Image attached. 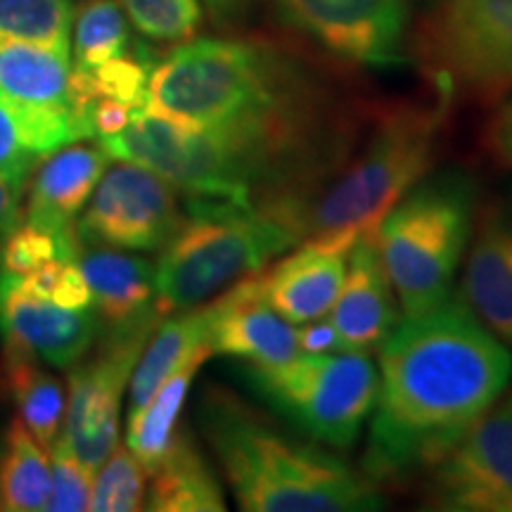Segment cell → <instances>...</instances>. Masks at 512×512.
<instances>
[{
    "instance_id": "cell-16",
    "label": "cell",
    "mask_w": 512,
    "mask_h": 512,
    "mask_svg": "<svg viewBox=\"0 0 512 512\" xmlns=\"http://www.w3.org/2000/svg\"><path fill=\"white\" fill-rule=\"evenodd\" d=\"M330 323L344 351L380 349L396 328L394 287L384 271L375 235H363L351 245Z\"/></svg>"
},
{
    "instance_id": "cell-2",
    "label": "cell",
    "mask_w": 512,
    "mask_h": 512,
    "mask_svg": "<svg viewBox=\"0 0 512 512\" xmlns=\"http://www.w3.org/2000/svg\"><path fill=\"white\" fill-rule=\"evenodd\" d=\"M380 389L363 472H430L512 380V354L460 294L403 318L380 347Z\"/></svg>"
},
{
    "instance_id": "cell-26",
    "label": "cell",
    "mask_w": 512,
    "mask_h": 512,
    "mask_svg": "<svg viewBox=\"0 0 512 512\" xmlns=\"http://www.w3.org/2000/svg\"><path fill=\"white\" fill-rule=\"evenodd\" d=\"M72 0H0V36L72 55Z\"/></svg>"
},
{
    "instance_id": "cell-3",
    "label": "cell",
    "mask_w": 512,
    "mask_h": 512,
    "mask_svg": "<svg viewBox=\"0 0 512 512\" xmlns=\"http://www.w3.org/2000/svg\"><path fill=\"white\" fill-rule=\"evenodd\" d=\"M200 427L240 508L249 512H361L384 508L375 479L318 441L292 437L228 389L202 396Z\"/></svg>"
},
{
    "instance_id": "cell-11",
    "label": "cell",
    "mask_w": 512,
    "mask_h": 512,
    "mask_svg": "<svg viewBox=\"0 0 512 512\" xmlns=\"http://www.w3.org/2000/svg\"><path fill=\"white\" fill-rule=\"evenodd\" d=\"M427 503L448 512H512V392L432 467Z\"/></svg>"
},
{
    "instance_id": "cell-22",
    "label": "cell",
    "mask_w": 512,
    "mask_h": 512,
    "mask_svg": "<svg viewBox=\"0 0 512 512\" xmlns=\"http://www.w3.org/2000/svg\"><path fill=\"white\" fill-rule=\"evenodd\" d=\"M200 349H211L207 306L176 311L162 325H157L155 335L147 339L128 380V415L138 413L155 396L166 377Z\"/></svg>"
},
{
    "instance_id": "cell-20",
    "label": "cell",
    "mask_w": 512,
    "mask_h": 512,
    "mask_svg": "<svg viewBox=\"0 0 512 512\" xmlns=\"http://www.w3.org/2000/svg\"><path fill=\"white\" fill-rule=\"evenodd\" d=\"M79 140L88 133L72 110L27 107L0 95V174L24 183L41 159Z\"/></svg>"
},
{
    "instance_id": "cell-18",
    "label": "cell",
    "mask_w": 512,
    "mask_h": 512,
    "mask_svg": "<svg viewBox=\"0 0 512 512\" xmlns=\"http://www.w3.org/2000/svg\"><path fill=\"white\" fill-rule=\"evenodd\" d=\"M344 273L347 254L302 242L297 252L285 256L268 273H261V278L268 304L287 323L304 325L330 313Z\"/></svg>"
},
{
    "instance_id": "cell-34",
    "label": "cell",
    "mask_w": 512,
    "mask_h": 512,
    "mask_svg": "<svg viewBox=\"0 0 512 512\" xmlns=\"http://www.w3.org/2000/svg\"><path fill=\"white\" fill-rule=\"evenodd\" d=\"M297 342L302 354H332V351H344L332 323L323 318L304 323V328L297 330Z\"/></svg>"
},
{
    "instance_id": "cell-35",
    "label": "cell",
    "mask_w": 512,
    "mask_h": 512,
    "mask_svg": "<svg viewBox=\"0 0 512 512\" xmlns=\"http://www.w3.org/2000/svg\"><path fill=\"white\" fill-rule=\"evenodd\" d=\"M19 192L22 181L0 174V252L8 235L19 226Z\"/></svg>"
},
{
    "instance_id": "cell-5",
    "label": "cell",
    "mask_w": 512,
    "mask_h": 512,
    "mask_svg": "<svg viewBox=\"0 0 512 512\" xmlns=\"http://www.w3.org/2000/svg\"><path fill=\"white\" fill-rule=\"evenodd\" d=\"M302 242V228L283 207H242L188 197V219L155 266V304L162 316L195 309L275 256Z\"/></svg>"
},
{
    "instance_id": "cell-17",
    "label": "cell",
    "mask_w": 512,
    "mask_h": 512,
    "mask_svg": "<svg viewBox=\"0 0 512 512\" xmlns=\"http://www.w3.org/2000/svg\"><path fill=\"white\" fill-rule=\"evenodd\" d=\"M110 155L102 145L69 143L38 162L27 202V223L79 249L76 216L91 200Z\"/></svg>"
},
{
    "instance_id": "cell-30",
    "label": "cell",
    "mask_w": 512,
    "mask_h": 512,
    "mask_svg": "<svg viewBox=\"0 0 512 512\" xmlns=\"http://www.w3.org/2000/svg\"><path fill=\"white\" fill-rule=\"evenodd\" d=\"M86 463L74 456L62 437L50 446V491L46 510L50 512H81L88 510L93 491V477Z\"/></svg>"
},
{
    "instance_id": "cell-21",
    "label": "cell",
    "mask_w": 512,
    "mask_h": 512,
    "mask_svg": "<svg viewBox=\"0 0 512 512\" xmlns=\"http://www.w3.org/2000/svg\"><path fill=\"white\" fill-rule=\"evenodd\" d=\"M152 479L147 510L155 512H221L226 510L221 484L204 453L188 432H178L166 456L147 475Z\"/></svg>"
},
{
    "instance_id": "cell-6",
    "label": "cell",
    "mask_w": 512,
    "mask_h": 512,
    "mask_svg": "<svg viewBox=\"0 0 512 512\" xmlns=\"http://www.w3.org/2000/svg\"><path fill=\"white\" fill-rule=\"evenodd\" d=\"M475 183L458 171L432 176L384 216L375 240L406 318L453 294L458 266L475 228Z\"/></svg>"
},
{
    "instance_id": "cell-1",
    "label": "cell",
    "mask_w": 512,
    "mask_h": 512,
    "mask_svg": "<svg viewBox=\"0 0 512 512\" xmlns=\"http://www.w3.org/2000/svg\"><path fill=\"white\" fill-rule=\"evenodd\" d=\"M143 107L226 140L247 166L259 204L304 207L354 145L328 124L290 62L233 38L185 41L155 62Z\"/></svg>"
},
{
    "instance_id": "cell-8",
    "label": "cell",
    "mask_w": 512,
    "mask_h": 512,
    "mask_svg": "<svg viewBox=\"0 0 512 512\" xmlns=\"http://www.w3.org/2000/svg\"><path fill=\"white\" fill-rule=\"evenodd\" d=\"M413 53L446 100H501L512 91V0H439Z\"/></svg>"
},
{
    "instance_id": "cell-14",
    "label": "cell",
    "mask_w": 512,
    "mask_h": 512,
    "mask_svg": "<svg viewBox=\"0 0 512 512\" xmlns=\"http://www.w3.org/2000/svg\"><path fill=\"white\" fill-rule=\"evenodd\" d=\"M98 332L95 309H62L31 294L19 275L0 271V335L5 344L27 349L50 366L69 368L91 351Z\"/></svg>"
},
{
    "instance_id": "cell-31",
    "label": "cell",
    "mask_w": 512,
    "mask_h": 512,
    "mask_svg": "<svg viewBox=\"0 0 512 512\" xmlns=\"http://www.w3.org/2000/svg\"><path fill=\"white\" fill-rule=\"evenodd\" d=\"M50 259L74 261L76 249L24 221V226H17L5 240L0 252V271L27 275Z\"/></svg>"
},
{
    "instance_id": "cell-33",
    "label": "cell",
    "mask_w": 512,
    "mask_h": 512,
    "mask_svg": "<svg viewBox=\"0 0 512 512\" xmlns=\"http://www.w3.org/2000/svg\"><path fill=\"white\" fill-rule=\"evenodd\" d=\"M50 302H55L57 306H62V309H69V311L91 309L93 306L91 287H88L81 268L76 266V261H67L60 283H57V290Z\"/></svg>"
},
{
    "instance_id": "cell-28",
    "label": "cell",
    "mask_w": 512,
    "mask_h": 512,
    "mask_svg": "<svg viewBox=\"0 0 512 512\" xmlns=\"http://www.w3.org/2000/svg\"><path fill=\"white\" fill-rule=\"evenodd\" d=\"M93 479L91 503L88 510L95 512H131L145 508L147 470L133 456L131 448L114 446V451L98 467Z\"/></svg>"
},
{
    "instance_id": "cell-12",
    "label": "cell",
    "mask_w": 512,
    "mask_h": 512,
    "mask_svg": "<svg viewBox=\"0 0 512 512\" xmlns=\"http://www.w3.org/2000/svg\"><path fill=\"white\" fill-rule=\"evenodd\" d=\"M290 27L342 60L389 67L403 60L406 0H278Z\"/></svg>"
},
{
    "instance_id": "cell-9",
    "label": "cell",
    "mask_w": 512,
    "mask_h": 512,
    "mask_svg": "<svg viewBox=\"0 0 512 512\" xmlns=\"http://www.w3.org/2000/svg\"><path fill=\"white\" fill-rule=\"evenodd\" d=\"M162 318V311L152 304L136 318L110 325L98 354L83 356L69 373L60 437L91 470H98L117 446L121 396Z\"/></svg>"
},
{
    "instance_id": "cell-24",
    "label": "cell",
    "mask_w": 512,
    "mask_h": 512,
    "mask_svg": "<svg viewBox=\"0 0 512 512\" xmlns=\"http://www.w3.org/2000/svg\"><path fill=\"white\" fill-rule=\"evenodd\" d=\"M214 356L211 349H200L192 354L181 368L166 377L155 396L140 408L138 413L128 415V434L126 446L140 463L145 465L147 475L159 465L176 439L178 415L183 411L185 396H188L192 377L197 375L207 358Z\"/></svg>"
},
{
    "instance_id": "cell-23",
    "label": "cell",
    "mask_w": 512,
    "mask_h": 512,
    "mask_svg": "<svg viewBox=\"0 0 512 512\" xmlns=\"http://www.w3.org/2000/svg\"><path fill=\"white\" fill-rule=\"evenodd\" d=\"M3 380L15 401L19 418L50 451L62 432L64 403H67L62 382L38 363V356L15 344H5Z\"/></svg>"
},
{
    "instance_id": "cell-13",
    "label": "cell",
    "mask_w": 512,
    "mask_h": 512,
    "mask_svg": "<svg viewBox=\"0 0 512 512\" xmlns=\"http://www.w3.org/2000/svg\"><path fill=\"white\" fill-rule=\"evenodd\" d=\"M209 347L256 368H275L299 354L297 330L268 304L261 273L230 285L207 304Z\"/></svg>"
},
{
    "instance_id": "cell-36",
    "label": "cell",
    "mask_w": 512,
    "mask_h": 512,
    "mask_svg": "<svg viewBox=\"0 0 512 512\" xmlns=\"http://www.w3.org/2000/svg\"><path fill=\"white\" fill-rule=\"evenodd\" d=\"M489 145L494 147V152L505 164L512 166V102L498 114L494 126H491Z\"/></svg>"
},
{
    "instance_id": "cell-7",
    "label": "cell",
    "mask_w": 512,
    "mask_h": 512,
    "mask_svg": "<svg viewBox=\"0 0 512 512\" xmlns=\"http://www.w3.org/2000/svg\"><path fill=\"white\" fill-rule=\"evenodd\" d=\"M247 384L304 437L344 451L373 413L380 373L363 351H299L283 366H247Z\"/></svg>"
},
{
    "instance_id": "cell-4",
    "label": "cell",
    "mask_w": 512,
    "mask_h": 512,
    "mask_svg": "<svg viewBox=\"0 0 512 512\" xmlns=\"http://www.w3.org/2000/svg\"><path fill=\"white\" fill-rule=\"evenodd\" d=\"M441 124V112L427 107L384 112L304 204L302 242L349 254L358 238L375 235L384 216L430 174L441 147Z\"/></svg>"
},
{
    "instance_id": "cell-19",
    "label": "cell",
    "mask_w": 512,
    "mask_h": 512,
    "mask_svg": "<svg viewBox=\"0 0 512 512\" xmlns=\"http://www.w3.org/2000/svg\"><path fill=\"white\" fill-rule=\"evenodd\" d=\"M76 266L91 287L100 320L126 323L155 304V266L140 256L100 245H79Z\"/></svg>"
},
{
    "instance_id": "cell-27",
    "label": "cell",
    "mask_w": 512,
    "mask_h": 512,
    "mask_svg": "<svg viewBox=\"0 0 512 512\" xmlns=\"http://www.w3.org/2000/svg\"><path fill=\"white\" fill-rule=\"evenodd\" d=\"M72 31L74 69H93L131 48V31L117 0H86L76 10Z\"/></svg>"
},
{
    "instance_id": "cell-29",
    "label": "cell",
    "mask_w": 512,
    "mask_h": 512,
    "mask_svg": "<svg viewBox=\"0 0 512 512\" xmlns=\"http://www.w3.org/2000/svg\"><path fill=\"white\" fill-rule=\"evenodd\" d=\"M140 34L159 43H185L197 34L202 8L197 0H119Z\"/></svg>"
},
{
    "instance_id": "cell-37",
    "label": "cell",
    "mask_w": 512,
    "mask_h": 512,
    "mask_svg": "<svg viewBox=\"0 0 512 512\" xmlns=\"http://www.w3.org/2000/svg\"><path fill=\"white\" fill-rule=\"evenodd\" d=\"M216 17H235L245 10L249 0H204Z\"/></svg>"
},
{
    "instance_id": "cell-25",
    "label": "cell",
    "mask_w": 512,
    "mask_h": 512,
    "mask_svg": "<svg viewBox=\"0 0 512 512\" xmlns=\"http://www.w3.org/2000/svg\"><path fill=\"white\" fill-rule=\"evenodd\" d=\"M50 491V451L22 418H12L0 439V510H46Z\"/></svg>"
},
{
    "instance_id": "cell-10",
    "label": "cell",
    "mask_w": 512,
    "mask_h": 512,
    "mask_svg": "<svg viewBox=\"0 0 512 512\" xmlns=\"http://www.w3.org/2000/svg\"><path fill=\"white\" fill-rule=\"evenodd\" d=\"M86 204L76 221L79 245L157 252L185 219L174 185L136 162L105 169Z\"/></svg>"
},
{
    "instance_id": "cell-32",
    "label": "cell",
    "mask_w": 512,
    "mask_h": 512,
    "mask_svg": "<svg viewBox=\"0 0 512 512\" xmlns=\"http://www.w3.org/2000/svg\"><path fill=\"white\" fill-rule=\"evenodd\" d=\"M136 112L133 107L124 105L119 100H95L88 110V124H91L93 138H110L117 136L119 131H124L131 121V114Z\"/></svg>"
},
{
    "instance_id": "cell-15",
    "label": "cell",
    "mask_w": 512,
    "mask_h": 512,
    "mask_svg": "<svg viewBox=\"0 0 512 512\" xmlns=\"http://www.w3.org/2000/svg\"><path fill=\"white\" fill-rule=\"evenodd\" d=\"M470 240L460 297L512 347V195L484 204Z\"/></svg>"
}]
</instances>
